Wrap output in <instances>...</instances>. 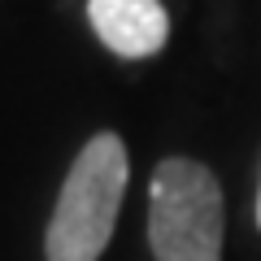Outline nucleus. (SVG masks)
<instances>
[{"label":"nucleus","mask_w":261,"mask_h":261,"mask_svg":"<svg viewBox=\"0 0 261 261\" xmlns=\"http://www.w3.org/2000/svg\"><path fill=\"white\" fill-rule=\"evenodd\" d=\"M222 187L192 157H166L148 183V244L157 261H222Z\"/></svg>","instance_id":"obj_2"},{"label":"nucleus","mask_w":261,"mask_h":261,"mask_svg":"<svg viewBox=\"0 0 261 261\" xmlns=\"http://www.w3.org/2000/svg\"><path fill=\"white\" fill-rule=\"evenodd\" d=\"M126 144L113 130H100L83 144L44 231L48 261H100L113 222H118L122 196H126Z\"/></svg>","instance_id":"obj_1"},{"label":"nucleus","mask_w":261,"mask_h":261,"mask_svg":"<svg viewBox=\"0 0 261 261\" xmlns=\"http://www.w3.org/2000/svg\"><path fill=\"white\" fill-rule=\"evenodd\" d=\"M257 226H261V187H257Z\"/></svg>","instance_id":"obj_4"},{"label":"nucleus","mask_w":261,"mask_h":261,"mask_svg":"<svg viewBox=\"0 0 261 261\" xmlns=\"http://www.w3.org/2000/svg\"><path fill=\"white\" fill-rule=\"evenodd\" d=\"M87 18L96 39L126 61L157 57L170 39V18L161 0H87Z\"/></svg>","instance_id":"obj_3"}]
</instances>
